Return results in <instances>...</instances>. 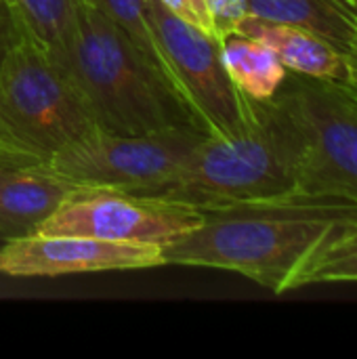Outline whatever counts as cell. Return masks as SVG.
<instances>
[{
	"instance_id": "6da1fadb",
	"label": "cell",
	"mask_w": 357,
	"mask_h": 359,
	"mask_svg": "<svg viewBox=\"0 0 357 359\" xmlns=\"http://www.w3.org/2000/svg\"><path fill=\"white\" fill-rule=\"evenodd\" d=\"M357 225V202L292 191L284 198L204 210V221L162 246L164 265L236 271L274 294L292 282L335 229Z\"/></svg>"
},
{
	"instance_id": "7a4b0ae2",
	"label": "cell",
	"mask_w": 357,
	"mask_h": 359,
	"mask_svg": "<svg viewBox=\"0 0 357 359\" xmlns=\"http://www.w3.org/2000/svg\"><path fill=\"white\" fill-rule=\"evenodd\" d=\"M57 63L107 133L147 135L196 126L162 67L90 4H78L72 42Z\"/></svg>"
},
{
	"instance_id": "3957f363",
	"label": "cell",
	"mask_w": 357,
	"mask_h": 359,
	"mask_svg": "<svg viewBox=\"0 0 357 359\" xmlns=\"http://www.w3.org/2000/svg\"><path fill=\"white\" fill-rule=\"evenodd\" d=\"M301 139L278 95L255 101V118L231 139L204 137L162 196L200 210L284 198L297 191Z\"/></svg>"
},
{
	"instance_id": "277c9868",
	"label": "cell",
	"mask_w": 357,
	"mask_h": 359,
	"mask_svg": "<svg viewBox=\"0 0 357 359\" xmlns=\"http://www.w3.org/2000/svg\"><path fill=\"white\" fill-rule=\"evenodd\" d=\"M97 128L67 72L21 29L0 63V156L50 162Z\"/></svg>"
},
{
	"instance_id": "5b68a950",
	"label": "cell",
	"mask_w": 357,
	"mask_h": 359,
	"mask_svg": "<svg viewBox=\"0 0 357 359\" xmlns=\"http://www.w3.org/2000/svg\"><path fill=\"white\" fill-rule=\"evenodd\" d=\"M149 29L164 76L208 137L231 139L255 118V99L229 78L221 38L177 19L160 0H145Z\"/></svg>"
},
{
	"instance_id": "8992f818",
	"label": "cell",
	"mask_w": 357,
	"mask_h": 359,
	"mask_svg": "<svg viewBox=\"0 0 357 359\" xmlns=\"http://www.w3.org/2000/svg\"><path fill=\"white\" fill-rule=\"evenodd\" d=\"M299 139L297 191L357 202V93L349 82L288 72L276 93Z\"/></svg>"
},
{
	"instance_id": "52a82bcc",
	"label": "cell",
	"mask_w": 357,
	"mask_h": 359,
	"mask_svg": "<svg viewBox=\"0 0 357 359\" xmlns=\"http://www.w3.org/2000/svg\"><path fill=\"white\" fill-rule=\"evenodd\" d=\"M204 137L206 133L196 126L147 135H118L97 128L61 149L50 166L80 187L164 196Z\"/></svg>"
},
{
	"instance_id": "ba28073f",
	"label": "cell",
	"mask_w": 357,
	"mask_h": 359,
	"mask_svg": "<svg viewBox=\"0 0 357 359\" xmlns=\"http://www.w3.org/2000/svg\"><path fill=\"white\" fill-rule=\"evenodd\" d=\"M202 221L204 210L162 196L78 187L38 233L166 246Z\"/></svg>"
},
{
	"instance_id": "9c48e42d",
	"label": "cell",
	"mask_w": 357,
	"mask_h": 359,
	"mask_svg": "<svg viewBox=\"0 0 357 359\" xmlns=\"http://www.w3.org/2000/svg\"><path fill=\"white\" fill-rule=\"evenodd\" d=\"M160 265H164L162 246L120 244L88 236L34 233L0 248V273L11 278H59Z\"/></svg>"
},
{
	"instance_id": "30bf717a",
	"label": "cell",
	"mask_w": 357,
	"mask_h": 359,
	"mask_svg": "<svg viewBox=\"0 0 357 359\" xmlns=\"http://www.w3.org/2000/svg\"><path fill=\"white\" fill-rule=\"evenodd\" d=\"M78 187L50 162L0 156V240L38 233Z\"/></svg>"
},
{
	"instance_id": "8fae6325",
	"label": "cell",
	"mask_w": 357,
	"mask_h": 359,
	"mask_svg": "<svg viewBox=\"0 0 357 359\" xmlns=\"http://www.w3.org/2000/svg\"><path fill=\"white\" fill-rule=\"evenodd\" d=\"M236 32H242L267 44L280 57L288 72L309 78L347 82L349 72L343 55H339L332 46L303 27L248 15L242 19Z\"/></svg>"
},
{
	"instance_id": "7c38bea8",
	"label": "cell",
	"mask_w": 357,
	"mask_h": 359,
	"mask_svg": "<svg viewBox=\"0 0 357 359\" xmlns=\"http://www.w3.org/2000/svg\"><path fill=\"white\" fill-rule=\"evenodd\" d=\"M248 15L303 27L343 59L357 46V0H248Z\"/></svg>"
},
{
	"instance_id": "4fadbf2b",
	"label": "cell",
	"mask_w": 357,
	"mask_h": 359,
	"mask_svg": "<svg viewBox=\"0 0 357 359\" xmlns=\"http://www.w3.org/2000/svg\"><path fill=\"white\" fill-rule=\"evenodd\" d=\"M221 55L234 84L255 101L271 99L288 76L286 65L267 44L242 32L221 38Z\"/></svg>"
},
{
	"instance_id": "5bb4252c",
	"label": "cell",
	"mask_w": 357,
	"mask_h": 359,
	"mask_svg": "<svg viewBox=\"0 0 357 359\" xmlns=\"http://www.w3.org/2000/svg\"><path fill=\"white\" fill-rule=\"evenodd\" d=\"M335 282H357V225L330 231L311 250L295 276L292 290Z\"/></svg>"
},
{
	"instance_id": "9a60e30c",
	"label": "cell",
	"mask_w": 357,
	"mask_h": 359,
	"mask_svg": "<svg viewBox=\"0 0 357 359\" xmlns=\"http://www.w3.org/2000/svg\"><path fill=\"white\" fill-rule=\"evenodd\" d=\"M21 27L59 61L72 42L78 0H11Z\"/></svg>"
},
{
	"instance_id": "2e32d148",
	"label": "cell",
	"mask_w": 357,
	"mask_h": 359,
	"mask_svg": "<svg viewBox=\"0 0 357 359\" xmlns=\"http://www.w3.org/2000/svg\"><path fill=\"white\" fill-rule=\"evenodd\" d=\"M78 2L90 4L99 8L103 15H107L118 27H122L137 42V46L145 55H149L160 65L156 42L149 29L147 13H145V0H78Z\"/></svg>"
},
{
	"instance_id": "e0dca14e",
	"label": "cell",
	"mask_w": 357,
	"mask_h": 359,
	"mask_svg": "<svg viewBox=\"0 0 357 359\" xmlns=\"http://www.w3.org/2000/svg\"><path fill=\"white\" fill-rule=\"evenodd\" d=\"M206 6L210 11L215 34L219 38L236 32L242 19L248 17V0H206Z\"/></svg>"
},
{
	"instance_id": "ac0fdd59",
	"label": "cell",
	"mask_w": 357,
	"mask_h": 359,
	"mask_svg": "<svg viewBox=\"0 0 357 359\" xmlns=\"http://www.w3.org/2000/svg\"><path fill=\"white\" fill-rule=\"evenodd\" d=\"M168 13H173L177 19L202 29V32H208V34H215V25H213V17H210V11L206 6V0H160ZM217 36V34H215Z\"/></svg>"
},
{
	"instance_id": "d6986e66",
	"label": "cell",
	"mask_w": 357,
	"mask_h": 359,
	"mask_svg": "<svg viewBox=\"0 0 357 359\" xmlns=\"http://www.w3.org/2000/svg\"><path fill=\"white\" fill-rule=\"evenodd\" d=\"M21 23L15 13V6L11 0H0V63L11 50V46L17 42L21 34Z\"/></svg>"
},
{
	"instance_id": "ffe728a7",
	"label": "cell",
	"mask_w": 357,
	"mask_h": 359,
	"mask_svg": "<svg viewBox=\"0 0 357 359\" xmlns=\"http://www.w3.org/2000/svg\"><path fill=\"white\" fill-rule=\"evenodd\" d=\"M347 61V72H349V76H347V82L353 86V90L357 93V46L356 50L345 59Z\"/></svg>"
}]
</instances>
